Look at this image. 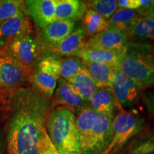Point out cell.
<instances>
[{"label":"cell","instance_id":"cell-1","mask_svg":"<svg viewBox=\"0 0 154 154\" xmlns=\"http://www.w3.org/2000/svg\"><path fill=\"white\" fill-rule=\"evenodd\" d=\"M50 110L49 99L34 88L22 87L10 93L7 101L8 154H38V140Z\"/></svg>","mask_w":154,"mask_h":154},{"label":"cell","instance_id":"cell-2","mask_svg":"<svg viewBox=\"0 0 154 154\" xmlns=\"http://www.w3.org/2000/svg\"><path fill=\"white\" fill-rule=\"evenodd\" d=\"M113 120L88 106L77 113L76 128L81 154H99L106 150L113 137Z\"/></svg>","mask_w":154,"mask_h":154},{"label":"cell","instance_id":"cell-3","mask_svg":"<svg viewBox=\"0 0 154 154\" xmlns=\"http://www.w3.org/2000/svg\"><path fill=\"white\" fill-rule=\"evenodd\" d=\"M118 67L142 87L154 85L153 48L149 44L128 42Z\"/></svg>","mask_w":154,"mask_h":154},{"label":"cell","instance_id":"cell-4","mask_svg":"<svg viewBox=\"0 0 154 154\" xmlns=\"http://www.w3.org/2000/svg\"><path fill=\"white\" fill-rule=\"evenodd\" d=\"M46 129L59 154L80 153L76 116L72 111L59 107L48 116Z\"/></svg>","mask_w":154,"mask_h":154},{"label":"cell","instance_id":"cell-5","mask_svg":"<svg viewBox=\"0 0 154 154\" xmlns=\"http://www.w3.org/2000/svg\"><path fill=\"white\" fill-rule=\"evenodd\" d=\"M143 120L136 113L120 112L113 120V137L109 147L103 152L113 154L142 130Z\"/></svg>","mask_w":154,"mask_h":154},{"label":"cell","instance_id":"cell-6","mask_svg":"<svg viewBox=\"0 0 154 154\" xmlns=\"http://www.w3.org/2000/svg\"><path fill=\"white\" fill-rule=\"evenodd\" d=\"M32 71L19 63L5 49H0V89L12 93L29 78Z\"/></svg>","mask_w":154,"mask_h":154},{"label":"cell","instance_id":"cell-7","mask_svg":"<svg viewBox=\"0 0 154 154\" xmlns=\"http://www.w3.org/2000/svg\"><path fill=\"white\" fill-rule=\"evenodd\" d=\"M6 51L19 63L32 71V67L39 55L40 47L32 34L19 36L7 44Z\"/></svg>","mask_w":154,"mask_h":154},{"label":"cell","instance_id":"cell-8","mask_svg":"<svg viewBox=\"0 0 154 154\" xmlns=\"http://www.w3.org/2000/svg\"><path fill=\"white\" fill-rule=\"evenodd\" d=\"M142 86L125 76L119 67L113 76L111 89L119 104L130 109L139 99Z\"/></svg>","mask_w":154,"mask_h":154},{"label":"cell","instance_id":"cell-9","mask_svg":"<svg viewBox=\"0 0 154 154\" xmlns=\"http://www.w3.org/2000/svg\"><path fill=\"white\" fill-rule=\"evenodd\" d=\"M128 37L118 30L108 27L100 34L91 36L84 47L91 49L107 51H124L128 43Z\"/></svg>","mask_w":154,"mask_h":154},{"label":"cell","instance_id":"cell-10","mask_svg":"<svg viewBox=\"0 0 154 154\" xmlns=\"http://www.w3.org/2000/svg\"><path fill=\"white\" fill-rule=\"evenodd\" d=\"M32 27L29 19L23 10L12 18L0 24V44H8L19 36L32 34Z\"/></svg>","mask_w":154,"mask_h":154},{"label":"cell","instance_id":"cell-11","mask_svg":"<svg viewBox=\"0 0 154 154\" xmlns=\"http://www.w3.org/2000/svg\"><path fill=\"white\" fill-rule=\"evenodd\" d=\"M56 0H27L24 8L27 14L40 29H43L56 20Z\"/></svg>","mask_w":154,"mask_h":154},{"label":"cell","instance_id":"cell-12","mask_svg":"<svg viewBox=\"0 0 154 154\" xmlns=\"http://www.w3.org/2000/svg\"><path fill=\"white\" fill-rule=\"evenodd\" d=\"M54 92L55 103L69 109L74 114H77L82 109L88 106V102L73 91L69 83L62 78L58 79Z\"/></svg>","mask_w":154,"mask_h":154},{"label":"cell","instance_id":"cell-13","mask_svg":"<svg viewBox=\"0 0 154 154\" xmlns=\"http://www.w3.org/2000/svg\"><path fill=\"white\" fill-rule=\"evenodd\" d=\"M119 103L111 88H98L88 101V106L96 112L114 119V112Z\"/></svg>","mask_w":154,"mask_h":154},{"label":"cell","instance_id":"cell-14","mask_svg":"<svg viewBox=\"0 0 154 154\" xmlns=\"http://www.w3.org/2000/svg\"><path fill=\"white\" fill-rule=\"evenodd\" d=\"M76 23L70 20H55L41 29L42 38L54 47L76 29Z\"/></svg>","mask_w":154,"mask_h":154},{"label":"cell","instance_id":"cell-15","mask_svg":"<svg viewBox=\"0 0 154 154\" xmlns=\"http://www.w3.org/2000/svg\"><path fill=\"white\" fill-rule=\"evenodd\" d=\"M124 51H124H107V50L91 49L84 47L77 54L76 57L84 61L117 67L119 66Z\"/></svg>","mask_w":154,"mask_h":154},{"label":"cell","instance_id":"cell-16","mask_svg":"<svg viewBox=\"0 0 154 154\" xmlns=\"http://www.w3.org/2000/svg\"><path fill=\"white\" fill-rule=\"evenodd\" d=\"M87 8L86 3L80 0H56V20H80Z\"/></svg>","mask_w":154,"mask_h":154},{"label":"cell","instance_id":"cell-17","mask_svg":"<svg viewBox=\"0 0 154 154\" xmlns=\"http://www.w3.org/2000/svg\"><path fill=\"white\" fill-rule=\"evenodd\" d=\"M85 37L84 31L79 26L75 29L60 44L52 48L63 57H76L85 46Z\"/></svg>","mask_w":154,"mask_h":154},{"label":"cell","instance_id":"cell-18","mask_svg":"<svg viewBox=\"0 0 154 154\" xmlns=\"http://www.w3.org/2000/svg\"><path fill=\"white\" fill-rule=\"evenodd\" d=\"M86 70L98 88H111L117 67L82 60Z\"/></svg>","mask_w":154,"mask_h":154},{"label":"cell","instance_id":"cell-19","mask_svg":"<svg viewBox=\"0 0 154 154\" xmlns=\"http://www.w3.org/2000/svg\"><path fill=\"white\" fill-rule=\"evenodd\" d=\"M140 16L135 10L118 8L108 20L109 28L122 32L128 36Z\"/></svg>","mask_w":154,"mask_h":154},{"label":"cell","instance_id":"cell-20","mask_svg":"<svg viewBox=\"0 0 154 154\" xmlns=\"http://www.w3.org/2000/svg\"><path fill=\"white\" fill-rule=\"evenodd\" d=\"M128 38L138 44H149L154 40V19L140 17L131 31Z\"/></svg>","mask_w":154,"mask_h":154},{"label":"cell","instance_id":"cell-21","mask_svg":"<svg viewBox=\"0 0 154 154\" xmlns=\"http://www.w3.org/2000/svg\"><path fill=\"white\" fill-rule=\"evenodd\" d=\"M68 82L73 91L88 102L98 89V86L92 79L86 69Z\"/></svg>","mask_w":154,"mask_h":154},{"label":"cell","instance_id":"cell-22","mask_svg":"<svg viewBox=\"0 0 154 154\" xmlns=\"http://www.w3.org/2000/svg\"><path fill=\"white\" fill-rule=\"evenodd\" d=\"M108 26V20L91 9H87L82 17V27L86 35L91 37L105 31Z\"/></svg>","mask_w":154,"mask_h":154},{"label":"cell","instance_id":"cell-23","mask_svg":"<svg viewBox=\"0 0 154 154\" xmlns=\"http://www.w3.org/2000/svg\"><path fill=\"white\" fill-rule=\"evenodd\" d=\"M59 79L36 70L33 76L34 89L47 99H51L54 93Z\"/></svg>","mask_w":154,"mask_h":154},{"label":"cell","instance_id":"cell-24","mask_svg":"<svg viewBox=\"0 0 154 154\" xmlns=\"http://www.w3.org/2000/svg\"><path fill=\"white\" fill-rule=\"evenodd\" d=\"M86 69L82 59L68 57L60 59V78L69 82Z\"/></svg>","mask_w":154,"mask_h":154},{"label":"cell","instance_id":"cell-25","mask_svg":"<svg viewBox=\"0 0 154 154\" xmlns=\"http://www.w3.org/2000/svg\"><path fill=\"white\" fill-rule=\"evenodd\" d=\"M88 9H91L109 20L118 9L117 1L115 0H94L86 3Z\"/></svg>","mask_w":154,"mask_h":154},{"label":"cell","instance_id":"cell-26","mask_svg":"<svg viewBox=\"0 0 154 154\" xmlns=\"http://www.w3.org/2000/svg\"><path fill=\"white\" fill-rule=\"evenodd\" d=\"M24 2L19 0H0V24L14 17L22 10Z\"/></svg>","mask_w":154,"mask_h":154},{"label":"cell","instance_id":"cell-27","mask_svg":"<svg viewBox=\"0 0 154 154\" xmlns=\"http://www.w3.org/2000/svg\"><path fill=\"white\" fill-rule=\"evenodd\" d=\"M56 78H60V59L54 57H47L38 62L37 69Z\"/></svg>","mask_w":154,"mask_h":154},{"label":"cell","instance_id":"cell-28","mask_svg":"<svg viewBox=\"0 0 154 154\" xmlns=\"http://www.w3.org/2000/svg\"><path fill=\"white\" fill-rule=\"evenodd\" d=\"M38 154H59L50 139L46 128L42 130L38 140Z\"/></svg>","mask_w":154,"mask_h":154},{"label":"cell","instance_id":"cell-29","mask_svg":"<svg viewBox=\"0 0 154 154\" xmlns=\"http://www.w3.org/2000/svg\"><path fill=\"white\" fill-rule=\"evenodd\" d=\"M131 154H154V139L140 142L135 146Z\"/></svg>","mask_w":154,"mask_h":154},{"label":"cell","instance_id":"cell-30","mask_svg":"<svg viewBox=\"0 0 154 154\" xmlns=\"http://www.w3.org/2000/svg\"><path fill=\"white\" fill-rule=\"evenodd\" d=\"M140 7L136 11L141 17H147L154 12V1L153 0H139Z\"/></svg>","mask_w":154,"mask_h":154},{"label":"cell","instance_id":"cell-31","mask_svg":"<svg viewBox=\"0 0 154 154\" xmlns=\"http://www.w3.org/2000/svg\"><path fill=\"white\" fill-rule=\"evenodd\" d=\"M118 8L128 9L131 10L138 9L140 7L139 0H119L117 1Z\"/></svg>","mask_w":154,"mask_h":154},{"label":"cell","instance_id":"cell-32","mask_svg":"<svg viewBox=\"0 0 154 154\" xmlns=\"http://www.w3.org/2000/svg\"><path fill=\"white\" fill-rule=\"evenodd\" d=\"M145 103L149 111L154 113V93L146 95L145 97Z\"/></svg>","mask_w":154,"mask_h":154},{"label":"cell","instance_id":"cell-33","mask_svg":"<svg viewBox=\"0 0 154 154\" xmlns=\"http://www.w3.org/2000/svg\"><path fill=\"white\" fill-rule=\"evenodd\" d=\"M3 150H4L3 141H2V139L1 136H0V154H3Z\"/></svg>","mask_w":154,"mask_h":154},{"label":"cell","instance_id":"cell-34","mask_svg":"<svg viewBox=\"0 0 154 154\" xmlns=\"http://www.w3.org/2000/svg\"><path fill=\"white\" fill-rule=\"evenodd\" d=\"M147 18H151V19H154V12L152 13L151 14L149 15V16L147 17Z\"/></svg>","mask_w":154,"mask_h":154},{"label":"cell","instance_id":"cell-35","mask_svg":"<svg viewBox=\"0 0 154 154\" xmlns=\"http://www.w3.org/2000/svg\"><path fill=\"white\" fill-rule=\"evenodd\" d=\"M99 154H106L105 153H99Z\"/></svg>","mask_w":154,"mask_h":154},{"label":"cell","instance_id":"cell-36","mask_svg":"<svg viewBox=\"0 0 154 154\" xmlns=\"http://www.w3.org/2000/svg\"><path fill=\"white\" fill-rule=\"evenodd\" d=\"M74 154H80V153H74Z\"/></svg>","mask_w":154,"mask_h":154}]
</instances>
